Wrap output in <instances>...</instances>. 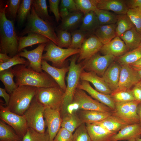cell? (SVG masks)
I'll list each match as a JSON object with an SVG mask.
<instances>
[{"mask_svg":"<svg viewBox=\"0 0 141 141\" xmlns=\"http://www.w3.org/2000/svg\"><path fill=\"white\" fill-rule=\"evenodd\" d=\"M27 65L19 64L13 68L16 83L18 86L25 85L44 88L58 86L47 73L38 72L27 67Z\"/></svg>","mask_w":141,"mask_h":141,"instance_id":"1","label":"cell"},{"mask_svg":"<svg viewBox=\"0 0 141 141\" xmlns=\"http://www.w3.org/2000/svg\"><path fill=\"white\" fill-rule=\"evenodd\" d=\"M7 3L0 5V52L13 57L18 53V40L13 22L6 15Z\"/></svg>","mask_w":141,"mask_h":141,"instance_id":"2","label":"cell"},{"mask_svg":"<svg viewBox=\"0 0 141 141\" xmlns=\"http://www.w3.org/2000/svg\"><path fill=\"white\" fill-rule=\"evenodd\" d=\"M77 54L73 55L69 60V70L66 78L67 84L60 111L61 116L69 112L68 107L73 104L74 95L80 82V74L83 70L81 64L76 63L79 56Z\"/></svg>","mask_w":141,"mask_h":141,"instance_id":"3","label":"cell"},{"mask_svg":"<svg viewBox=\"0 0 141 141\" xmlns=\"http://www.w3.org/2000/svg\"><path fill=\"white\" fill-rule=\"evenodd\" d=\"M37 87L23 85L18 87L10 94L8 109L13 113L23 115L35 96Z\"/></svg>","mask_w":141,"mask_h":141,"instance_id":"4","label":"cell"},{"mask_svg":"<svg viewBox=\"0 0 141 141\" xmlns=\"http://www.w3.org/2000/svg\"><path fill=\"white\" fill-rule=\"evenodd\" d=\"M27 18V24L21 33V36L30 33H37L45 36L58 45V38L53 26L50 22L43 20L37 15L32 5Z\"/></svg>","mask_w":141,"mask_h":141,"instance_id":"5","label":"cell"},{"mask_svg":"<svg viewBox=\"0 0 141 141\" xmlns=\"http://www.w3.org/2000/svg\"><path fill=\"white\" fill-rule=\"evenodd\" d=\"M80 49L67 48L64 49L58 46L50 41L46 44L44 51L42 60L51 62L53 66L57 68L62 67L66 60L69 57L77 54Z\"/></svg>","mask_w":141,"mask_h":141,"instance_id":"6","label":"cell"},{"mask_svg":"<svg viewBox=\"0 0 141 141\" xmlns=\"http://www.w3.org/2000/svg\"><path fill=\"white\" fill-rule=\"evenodd\" d=\"M64 92L59 86L47 88L37 87L35 96L45 107L61 110Z\"/></svg>","mask_w":141,"mask_h":141,"instance_id":"7","label":"cell"},{"mask_svg":"<svg viewBox=\"0 0 141 141\" xmlns=\"http://www.w3.org/2000/svg\"><path fill=\"white\" fill-rule=\"evenodd\" d=\"M45 108V107L38 101L35 96L23 115L28 127L40 133L45 132L46 126L44 118Z\"/></svg>","mask_w":141,"mask_h":141,"instance_id":"8","label":"cell"},{"mask_svg":"<svg viewBox=\"0 0 141 141\" xmlns=\"http://www.w3.org/2000/svg\"><path fill=\"white\" fill-rule=\"evenodd\" d=\"M0 118L1 120L12 127L22 139L28 128L27 121L23 115H20L9 110L7 107L0 103Z\"/></svg>","mask_w":141,"mask_h":141,"instance_id":"9","label":"cell"},{"mask_svg":"<svg viewBox=\"0 0 141 141\" xmlns=\"http://www.w3.org/2000/svg\"><path fill=\"white\" fill-rule=\"evenodd\" d=\"M73 103L77 104L80 110L104 112L112 111L107 105L93 99L87 95L85 91L77 88L74 95Z\"/></svg>","mask_w":141,"mask_h":141,"instance_id":"10","label":"cell"},{"mask_svg":"<svg viewBox=\"0 0 141 141\" xmlns=\"http://www.w3.org/2000/svg\"><path fill=\"white\" fill-rule=\"evenodd\" d=\"M115 57L110 55H101L97 53L89 59L84 61L83 69L86 72H92L102 77Z\"/></svg>","mask_w":141,"mask_h":141,"instance_id":"11","label":"cell"},{"mask_svg":"<svg viewBox=\"0 0 141 141\" xmlns=\"http://www.w3.org/2000/svg\"><path fill=\"white\" fill-rule=\"evenodd\" d=\"M61 110L45 107L44 118L50 141H54L61 127L62 118Z\"/></svg>","mask_w":141,"mask_h":141,"instance_id":"12","label":"cell"},{"mask_svg":"<svg viewBox=\"0 0 141 141\" xmlns=\"http://www.w3.org/2000/svg\"><path fill=\"white\" fill-rule=\"evenodd\" d=\"M103 45L96 36H92L85 39L80 49L78 62L89 59L100 51Z\"/></svg>","mask_w":141,"mask_h":141,"instance_id":"13","label":"cell"},{"mask_svg":"<svg viewBox=\"0 0 141 141\" xmlns=\"http://www.w3.org/2000/svg\"><path fill=\"white\" fill-rule=\"evenodd\" d=\"M119 90H129L141 81L137 72L130 65L121 66Z\"/></svg>","mask_w":141,"mask_h":141,"instance_id":"14","label":"cell"},{"mask_svg":"<svg viewBox=\"0 0 141 141\" xmlns=\"http://www.w3.org/2000/svg\"><path fill=\"white\" fill-rule=\"evenodd\" d=\"M46 45V43L40 44L35 49L30 51L23 49L17 54L21 57L27 58L29 62L28 67L38 72L42 71V62L43 53Z\"/></svg>","mask_w":141,"mask_h":141,"instance_id":"15","label":"cell"},{"mask_svg":"<svg viewBox=\"0 0 141 141\" xmlns=\"http://www.w3.org/2000/svg\"><path fill=\"white\" fill-rule=\"evenodd\" d=\"M42 69L54 79L60 87L65 91L66 86L65 79L66 74L69 71V66L57 68L50 65L47 61L42 60Z\"/></svg>","mask_w":141,"mask_h":141,"instance_id":"16","label":"cell"},{"mask_svg":"<svg viewBox=\"0 0 141 141\" xmlns=\"http://www.w3.org/2000/svg\"><path fill=\"white\" fill-rule=\"evenodd\" d=\"M77 89L86 92L91 97L107 105L112 111L115 109V103L110 95L105 94L98 92L94 89L90 85L89 82L81 80L79 82Z\"/></svg>","mask_w":141,"mask_h":141,"instance_id":"17","label":"cell"},{"mask_svg":"<svg viewBox=\"0 0 141 141\" xmlns=\"http://www.w3.org/2000/svg\"><path fill=\"white\" fill-rule=\"evenodd\" d=\"M129 49L121 38L116 36L109 43L103 45L100 51L104 55H110L116 58L124 54Z\"/></svg>","mask_w":141,"mask_h":141,"instance_id":"18","label":"cell"},{"mask_svg":"<svg viewBox=\"0 0 141 141\" xmlns=\"http://www.w3.org/2000/svg\"><path fill=\"white\" fill-rule=\"evenodd\" d=\"M121 66L113 62L108 67L102 77L112 92L117 90L119 86Z\"/></svg>","mask_w":141,"mask_h":141,"instance_id":"19","label":"cell"},{"mask_svg":"<svg viewBox=\"0 0 141 141\" xmlns=\"http://www.w3.org/2000/svg\"><path fill=\"white\" fill-rule=\"evenodd\" d=\"M141 125L139 123L128 125L122 128L112 137L111 141H130L140 137Z\"/></svg>","mask_w":141,"mask_h":141,"instance_id":"20","label":"cell"},{"mask_svg":"<svg viewBox=\"0 0 141 141\" xmlns=\"http://www.w3.org/2000/svg\"><path fill=\"white\" fill-rule=\"evenodd\" d=\"M80 79L91 83L96 90L102 93L110 95L112 91L102 77L92 72L83 70L80 75Z\"/></svg>","mask_w":141,"mask_h":141,"instance_id":"21","label":"cell"},{"mask_svg":"<svg viewBox=\"0 0 141 141\" xmlns=\"http://www.w3.org/2000/svg\"><path fill=\"white\" fill-rule=\"evenodd\" d=\"M92 141H111L112 137L117 133L112 132L95 124H85Z\"/></svg>","mask_w":141,"mask_h":141,"instance_id":"22","label":"cell"},{"mask_svg":"<svg viewBox=\"0 0 141 141\" xmlns=\"http://www.w3.org/2000/svg\"><path fill=\"white\" fill-rule=\"evenodd\" d=\"M97 8L111 10L118 15L126 14L128 10L125 2L122 0H96Z\"/></svg>","mask_w":141,"mask_h":141,"instance_id":"23","label":"cell"},{"mask_svg":"<svg viewBox=\"0 0 141 141\" xmlns=\"http://www.w3.org/2000/svg\"><path fill=\"white\" fill-rule=\"evenodd\" d=\"M83 123L92 124L100 121L112 114L111 112L80 110L77 111Z\"/></svg>","mask_w":141,"mask_h":141,"instance_id":"24","label":"cell"},{"mask_svg":"<svg viewBox=\"0 0 141 141\" xmlns=\"http://www.w3.org/2000/svg\"><path fill=\"white\" fill-rule=\"evenodd\" d=\"M26 36L18 37V53L26 47L38 44L48 43L51 40L45 36L37 33H30Z\"/></svg>","mask_w":141,"mask_h":141,"instance_id":"25","label":"cell"},{"mask_svg":"<svg viewBox=\"0 0 141 141\" xmlns=\"http://www.w3.org/2000/svg\"><path fill=\"white\" fill-rule=\"evenodd\" d=\"M130 102L115 103V109L111 111L112 115L119 118L128 125L136 124L132 116Z\"/></svg>","mask_w":141,"mask_h":141,"instance_id":"26","label":"cell"},{"mask_svg":"<svg viewBox=\"0 0 141 141\" xmlns=\"http://www.w3.org/2000/svg\"><path fill=\"white\" fill-rule=\"evenodd\" d=\"M116 24L99 26L95 32L96 36L103 45L108 43L117 36Z\"/></svg>","mask_w":141,"mask_h":141,"instance_id":"27","label":"cell"},{"mask_svg":"<svg viewBox=\"0 0 141 141\" xmlns=\"http://www.w3.org/2000/svg\"><path fill=\"white\" fill-rule=\"evenodd\" d=\"M93 124L100 125L109 131L116 133L128 125L121 119L112 114L103 120Z\"/></svg>","mask_w":141,"mask_h":141,"instance_id":"28","label":"cell"},{"mask_svg":"<svg viewBox=\"0 0 141 141\" xmlns=\"http://www.w3.org/2000/svg\"><path fill=\"white\" fill-rule=\"evenodd\" d=\"M62 118L61 127L66 129L72 133L83 123L77 111L72 113L68 112L62 116Z\"/></svg>","mask_w":141,"mask_h":141,"instance_id":"29","label":"cell"},{"mask_svg":"<svg viewBox=\"0 0 141 141\" xmlns=\"http://www.w3.org/2000/svg\"><path fill=\"white\" fill-rule=\"evenodd\" d=\"M120 37L129 49L132 50L139 46L141 42V34L135 26L125 32Z\"/></svg>","mask_w":141,"mask_h":141,"instance_id":"30","label":"cell"},{"mask_svg":"<svg viewBox=\"0 0 141 141\" xmlns=\"http://www.w3.org/2000/svg\"><path fill=\"white\" fill-rule=\"evenodd\" d=\"M84 15L79 11L70 13L67 16L62 19L60 29L67 31L72 29L82 21Z\"/></svg>","mask_w":141,"mask_h":141,"instance_id":"31","label":"cell"},{"mask_svg":"<svg viewBox=\"0 0 141 141\" xmlns=\"http://www.w3.org/2000/svg\"><path fill=\"white\" fill-rule=\"evenodd\" d=\"M80 29L86 33L94 32L100 26L96 15L93 11L84 15Z\"/></svg>","mask_w":141,"mask_h":141,"instance_id":"32","label":"cell"},{"mask_svg":"<svg viewBox=\"0 0 141 141\" xmlns=\"http://www.w3.org/2000/svg\"><path fill=\"white\" fill-rule=\"evenodd\" d=\"M141 58V46H139L123 55L115 58L121 66L130 65Z\"/></svg>","mask_w":141,"mask_h":141,"instance_id":"33","label":"cell"},{"mask_svg":"<svg viewBox=\"0 0 141 141\" xmlns=\"http://www.w3.org/2000/svg\"><path fill=\"white\" fill-rule=\"evenodd\" d=\"M14 77L12 67L0 72V80L4 85L5 90L10 94L18 87L13 80Z\"/></svg>","mask_w":141,"mask_h":141,"instance_id":"34","label":"cell"},{"mask_svg":"<svg viewBox=\"0 0 141 141\" xmlns=\"http://www.w3.org/2000/svg\"><path fill=\"white\" fill-rule=\"evenodd\" d=\"M13 129L5 122L0 121V141H22Z\"/></svg>","mask_w":141,"mask_h":141,"instance_id":"35","label":"cell"},{"mask_svg":"<svg viewBox=\"0 0 141 141\" xmlns=\"http://www.w3.org/2000/svg\"><path fill=\"white\" fill-rule=\"evenodd\" d=\"M134 26L127 14L117 15L116 28L117 36L120 37L125 32Z\"/></svg>","mask_w":141,"mask_h":141,"instance_id":"36","label":"cell"},{"mask_svg":"<svg viewBox=\"0 0 141 141\" xmlns=\"http://www.w3.org/2000/svg\"><path fill=\"white\" fill-rule=\"evenodd\" d=\"M93 11L96 15L100 25L114 24L116 22L117 15L108 11L97 8Z\"/></svg>","mask_w":141,"mask_h":141,"instance_id":"37","label":"cell"},{"mask_svg":"<svg viewBox=\"0 0 141 141\" xmlns=\"http://www.w3.org/2000/svg\"><path fill=\"white\" fill-rule=\"evenodd\" d=\"M110 96L115 103H124L135 100L131 89H117L112 92Z\"/></svg>","mask_w":141,"mask_h":141,"instance_id":"38","label":"cell"},{"mask_svg":"<svg viewBox=\"0 0 141 141\" xmlns=\"http://www.w3.org/2000/svg\"><path fill=\"white\" fill-rule=\"evenodd\" d=\"M33 5L37 15L43 20L49 22L50 18L49 15L46 0H33Z\"/></svg>","mask_w":141,"mask_h":141,"instance_id":"39","label":"cell"},{"mask_svg":"<svg viewBox=\"0 0 141 141\" xmlns=\"http://www.w3.org/2000/svg\"><path fill=\"white\" fill-rule=\"evenodd\" d=\"M22 141H50V139L47 131L44 133H40L28 127Z\"/></svg>","mask_w":141,"mask_h":141,"instance_id":"40","label":"cell"},{"mask_svg":"<svg viewBox=\"0 0 141 141\" xmlns=\"http://www.w3.org/2000/svg\"><path fill=\"white\" fill-rule=\"evenodd\" d=\"M33 0H21L17 12L19 22L23 23L30 13Z\"/></svg>","mask_w":141,"mask_h":141,"instance_id":"41","label":"cell"},{"mask_svg":"<svg viewBox=\"0 0 141 141\" xmlns=\"http://www.w3.org/2000/svg\"><path fill=\"white\" fill-rule=\"evenodd\" d=\"M127 15L141 34V7L128 9Z\"/></svg>","mask_w":141,"mask_h":141,"instance_id":"42","label":"cell"},{"mask_svg":"<svg viewBox=\"0 0 141 141\" xmlns=\"http://www.w3.org/2000/svg\"><path fill=\"white\" fill-rule=\"evenodd\" d=\"M78 11L84 15L96 8V0H75Z\"/></svg>","mask_w":141,"mask_h":141,"instance_id":"43","label":"cell"},{"mask_svg":"<svg viewBox=\"0 0 141 141\" xmlns=\"http://www.w3.org/2000/svg\"><path fill=\"white\" fill-rule=\"evenodd\" d=\"M87 33L80 29L73 31L71 33L72 40L69 48L80 49L85 39Z\"/></svg>","mask_w":141,"mask_h":141,"instance_id":"44","label":"cell"},{"mask_svg":"<svg viewBox=\"0 0 141 141\" xmlns=\"http://www.w3.org/2000/svg\"><path fill=\"white\" fill-rule=\"evenodd\" d=\"M29 64L28 61L21 57L17 54L12 57L8 61L3 63H0V72L18 65L23 64L28 66Z\"/></svg>","mask_w":141,"mask_h":141,"instance_id":"45","label":"cell"},{"mask_svg":"<svg viewBox=\"0 0 141 141\" xmlns=\"http://www.w3.org/2000/svg\"><path fill=\"white\" fill-rule=\"evenodd\" d=\"M58 39V46L63 48H69L71 44V34L68 31L61 29L57 31Z\"/></svg>","mask_w":141,"mask_h":141,"instance_id":"46","label":"cell"},{"mask_svg":"<svg viewBox=\"0 0 141 141\" xmlns=\"http://www.w3.org/2000/svg\"><path fill=\"white\" fill-rule=\"evenodd\" d=\"M72 141H92L85 124L83 123L75 130L73 133Z\"/></svg>","mask_w":141,"mask_h":141,"instance_id":"47","label":"cell"},{"mask_svg":"<svg viewBox=\"0 0 141 141\" xmlns=\"http://www.w3.org/2000/svg\"><path fill=\"white\" fill-rule=\"evenodd\" d=\"M21 1V0H9L8 1L7 3L6 14H7L11 19L14 20L16 18Z\"/></svg>","mask_w":141,"mask_h":141,"instance_id":"48","label":"cell"},{"mask_svg":"<svg viewBox=\"0 0 141 141\" xmlns=\"http://www.w3.org/2000/svg\"><path fill=\"white\" fill-rule=\"evenodd\" d=\"M73 137V133L61 127L54 141H72Z\"/></svg>","mask_w":141,"mask_h":141,"instance_id":"49","label":"cell"},{"mask_svg":"<svg viewBox=\"0 0 141 141\" xmlns=\"http://www.w3.org/2000/svg\"><path fill=\"white\" fill-rule=\"evenodd\" d=\"M49 2L50 11L53 13L56 21L57 22H58L61 18L58 7L60 1L59 0H49Z\"/></svg>","mask_w":141,"mask_h":141,"instance_id":"50","label":"cell"},{"mask_svg":"<svg viewBox=\"0 0 141 141\" xmlns=\"http://www.w3.org/2000/svg\"><path fill=\"white\" fill-rule=\"evenodd\" d=\"M60 1L61 8H66L70 12L78 11L74 0H61Z\"/></svg>","mask_w":141,"mask_h":141,"instance_id":"51","label":"cell"},{"mask_svg":"<svg viewBox=\"0 0 141 141\" xmlns=\"http://www.w3.org/2000/svg\"><path fill=\"white\" fill-rule=\"evenodd\" d=\"M131 90L135 101L141 103V81L134 86Z\"/></svg>","mask_w":141,"mask_h":141,"instance_id":"52","label":"cell"},{"mask_svg":"<svg viewBox=\"0 0 141 141\" xmlns=\"http://www.w3.org/2000/svg\"><path fill=\"white\" fill-rule=\"evenodd\" d=\"M125 2L128 9L141 7V0H125Z\"/></svg>","mask_w":141,"mask_h":141,"instance_id":"53","label":"cell"},{"mask_svg":"<svg viewBox=\"0 0 141 141\" xmlns=\"http://www.w3.org/2000/svg\"><path fill=\"white\" fill-rule=\"evenodd\" d=\"M0 96L2 97L4 100L5 105L7 106L9 103L10 95L7 92L5 89L0 87Z\"/></svg>","mask_w":141,"mask_h":141,"instance_id":"54","label":"cell"},{"mask_svg":"<svg viewBox=\"0 0 141 141\" xmlns=\"http://www.w3.org/2000/svg\"><path fill=\"white\" fill-rule=\"evenodd\" d=\"M5 53H0V63H3L9 61L12 57Z\"/></svg>","mask_w":141,"mask_h":141,"instance_id":"55","label":"cell"},{"mask_svg":"<svg viewBox=\"0 0 141 141\" xmlns=\"http://www.w3.org/2000/svg\"><path fill=\"white\" fill-rule=\"evenodd\" d=\"M70 12L66 8H61L60 11V17L62 19L67 16L70 13Z\"/></svg>","mask_w":141,"mask_h":141,"instance_id":"56","label":"cell"},{"mask_svg":"<svg viewBox=\"0 0 141 141\" xmlns=\"http://www.w3.org/2000/svg\"><path fill=\"white\" fill-rule=\"evenodd\" d=\"M130 65L137 71L141 70V58Z\"/></svg>","mask_w":141,"mask_h":141,"instance_id":"57","label":"cell"},{"mask_svg":"<svg viewBox=\"0 0 141 141\" xmlns=\"http://www.w3.org/2000/svg\"><path fill=\"white\" fill-rule=\"evenodd\" d=\"M137 113L139 119V124L141 125V104L138 106Z\"/></svg>","mask_w":141,"mask_h":141,"instance_id":"58","label":"cell"},{"mask_svg":"<svg viewBox=\"0 0 141 141\" xmlns=\"http://www.w3.org/2000/svg\"><path fill=\"white\" fill-rule=\"evenodd\" d=\"M141 79V70L137 71Z\"/></svg>","mask_w":141,"mask_h":141,"instance_id":"59","label":"cell"},{"mask_svg":"<svg viewBox=\"0 0 141 141\" xmlns=\"http://www.w3.org/2000/svg\"><path fill=\"white\" fill-rule=\"evenodd\" d=\"M135 140L136 141H141V138L140 137L137 138Z\"/></svg>","mask_w":141,"mask_h":141,"instance_id":"60","label":"cell"},{"mask_svg":"<svg viewBox=\"0 0 141 141\" xmlns=\"http://www.w3.org/2000/svg\"><path fill=\"white\" fill-rule=\"evenodd\" d=\"M130 141H136L135 139H133V140H131Z\"/></svg>","mask_w":141,"mask_h":141,"instance_id":"61","label":"cell"},{"mask_svg":"<svg viewBox=\"0 0 141 141\" xmlns=\"http://www.w3.org/2000/svg\"><path fill=\"white\" fill-rule=\"evenodd\" d=\"M139 46H141V43H140V45Z\"/></svg>","mask_w":141,"mask_h":141,"instance_id":"62","label":"cell"},{"mask_svg":"<svg viewBox=\"0 0 141 141\" xmlns=\"http://www.w3.org/2000/svg\"><path fill=\"white\" fill-rule=\"evenodd\" d=\"M140 134L141 135V132H140Z\"/></svg>","mask_w":141,"mask_h":141,"instance_id":"63","label":"cell"}]
</instances>
